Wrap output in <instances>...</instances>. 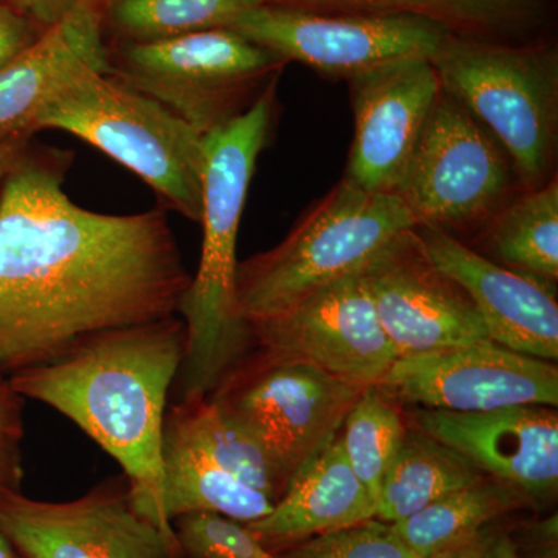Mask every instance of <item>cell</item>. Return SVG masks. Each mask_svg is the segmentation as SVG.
<instances>
[{"label":"cell","mask_w":558,"mask_h":558,"mask_svg":"<svg viewBox=\"0 0 558 558\" xmlns=\"http://www.w3.org/2000/svg\"><path fill=\"white\" fill-rule=\"evenodd\" d=\"M70 156L22 154L0 193V376L108 330L178 315L191 275L163 209L101 215L62 190Z\"/></svg>","instance_id":"1"},{"label":"cell","mask_w":558,"mask_h":558,"mask_svg":"<svg viewBox=\"0 0 558 558\" xmlns=\"http://www.w3.org/2000/svg\"><path fill=\"white\" fill-rule=\"evenodd\" d=\"M179 315L108 330L64 359L9 381L78 425L123 469L140 515L174 535L161 512V436L168 398L185 357Z\"/></svg>","instance_id":"2"},{"label":"cell","mask_w":558,"mask_h":558,"mask_svg":"<svg viewBox=\"0 0 558 558\" xmlns=\"http://www.w3.org/2000/svg\"><path fill=\"white\" fill-rule=\"evenodd\" d=\"M278 80L252 108L205 137L204 230L199 267L178 315L185 323V357L174 402L207 399L250 355L252 329L238 314L236 242L256 160L269 135Z\"/></svg>","instance_id":"3"},{"label":"cell","mask_w":558,"mask_h":558,"mask_svg":"<svg viewBox=\"0 0 558 558\" xmlns=\"http://www.w3.org/2000/svg\"><path fill=\"white\" fill-rule=\"evenodd\" d=\"M31 130H61L84 140L148 183L168 207L201 223L205 137L109 73L90 70L62 87L40 106Z\"/></svg>","instance_id":"4"},{"label":"cell","mask_w":558,"mask_h":558,"mask_svg":"<svg viewBox=\"0 0 558 558\" xmlns=\"http://www.w3.org/2000/svg\"><path fill=\"white\" fill-rule=\"evenodd\" d=\"M429 61L440 89L508 154L521 190L539 189L556 178V47L515 46L449 33Z\"/></svg>","instance_id":"5"},{"label":"cell","mask_w":558,"mask_h":558,"mask_svg":"<svg viewBox=\"0 0 558 558\" xmlns=\"http://www.w3.org/2000/svg\"><path fill=\"white\" fill-rule=\"evenodd\" d=\"M413 227L416 220L396 194L343 178L281 244L240 263L238 314L248 326L284 314L330 282L357 274Z\"/></svg>","instance_id":"6"},{"label":"cell","mask_w":558,"mask_h":558,"mask_svg":"<svg viewBox=\"0 0 558 558\" xmlns=\"http://www.w3.org/2000/svg\"><path fill=\"white\" fill-rule=\"evenodd\" d=\"M284 61L231 28L109 50V75L159 101L202 137L252 108Z\"/></svg>","instance_id":"7"},{"label":"cell","mask_w":558,"mask_h":558,"mask_svg":"<svg viewBox=\"0 0 558 558\" xmlns=\"http://www.w3.org/2000/svg\"><path fill=\"white\" fill-rule=\"evenodd\" d=\"M362 389L312 363L260 351L258 357L245 359L207 400L259 444L288 488L339 435Z\"/></svg>","instance_id":"8"},{"label":"cell","mask_w":558,"mask_h":558,"mask_svg":"<svg viewBox=\"0 0 558 558\" xmlns=\"http://www.w3.org/2000/svg\"><path fill=\"white\" fill-rule=\"evenodd\" d=\"M521 186L508 154L440 89L392 194L416 226H484Z\"/></svg>","instance_id":"9"},{"label":"cell","mask_w":558,"mask_h":558,"mask_svg":"<svg viewBox=\"0 0 558 558\" xmlns=\"http://www.w3.org/2000/svg\"><path fill=\"white\" fill-rule=\"evenodd\" d=\"M230 28L279 60L343 80L405 58H432L450 33L413 14L314 13L266 3Z\"/></svg>","instance_id":"10"},{"label":"cell","mask_w":558,"mask_h":558,"mask_svg":"<svg viewBox=\"0 0 558 558\" xmlns=\"http://www.w3.org/2000/svg\"><path fill=\"white\" fill-rule=\"evenodd\" d=\"M0 534L24 558H183L175 535L140 515L124 475L65 502L2 492Z\"/></svg>","instance_id":"11"},{"label":"cell","mask_w":558,"mask_h":558,"mask_svg":"<svg viewBox=\"0 0 558 558\" xmlns=\"http://www.w3.org/2000/svg\"><path fill=\"white\" fill-rule=\"evenodd\" d=\"M377 387L396 402L450 413L558 405L556 363L490 340L399 357Z\"/></svg>","instance_id":"12"},{"label":"cell","mask_w":558,"mask_h":558,"mask_svg":"<svg viewBox=\"0 0 558 558\" xmlns=\"http://www.w3.org/2000/svg\"><path fill=\"white\" fill-rule=\"evenodd\" d=\"M360 275L399 357L488 340L468 292L429 259L414 227L388 241Z\"/></svg>","instance_id":"13"},{"label":"cell","mask_w":558,"mask_h":558,"mask_svg":"<svg viewBox=\"0 0 558 558\" xmlns=\"http://www.w3.org/2000/svg\"><path fill=\"white\" fill-rule=\"evenodd\" d=\"M250 329L260 351L303 360L360 388L379 384L399 359L360 271Z\"/></svg>","instance_id":"14"},{"label":"cell","mask_w":558,"mask_h":558,"mask_svg":"<svg viewBox=\"0 0 558 558\" xmlns=\"http://www.w3.org/2000/svg\"><path fill=\"white\" fill-rule=\"evenodd\" d=\"M348 83L355 130L344 178L368 191L392 193L438 98V73L429 58H405Z\"/></svg>","instance_id":"15"},{"label":"cell","mask_w":558,"mask_h":558,"mask_svg":"<svg viewBox=\"0 0 558 558\" xmlns=\"http://www.w3.org/2000/svg\"><path fill=\"white\" fill-rule=\"evenodd\" d=\"M429 259L475 304L488 340L548 362L558 359V304L553 286L499 266L438 227L416 226Z\"/></svg>","instance_id":"16"},{"label":"cell","mask_w":558,"mask_h":558,"mask_svg":"<svg viewBox=\"0 0 558 558\" xmlns=\"http://www.w3.org/2000/svg\"><path fill=\"white\" fill-rule=\"evenodd\" d=\"M414 425L468 458L488 478L527 501L558 486V414L554 407L515 405L486 413L421 410Z\"/></svg>","instance_id":"17"},{"label":"cell","mask_w":558,"mask_h":558,"mask_svg":"<svg viewBox=\"0 0 558 558\" xmlns=\"http://www.w3.org/2000/svg\"><path fill=\"white\" fill-rule=\"evenodd\" d=\"M90 70L109 73L100 7H81L0 70V140L31 132L33 117L62 87Z\"/></svg>","instance_id":"18"},{"label":"cell","mask_w":558,"mask_h":558,"mask_svg":"<svg viewBox=\"0 0 558 558\" xmlns=\"http://www.w3.org/2000/svg\"><path fill=\"white\" fill-rule=\"evenodd\" d=\"M374 517L376 501L349 465L339 433L290 480L270 513L245 524L267 549L278 554Z\"/></svg>","instance_id":"19"},{"label":"cell","mask_w":558,"mask_h":558,"mask_svg":"<svg viewBox=\"0 0 558 558\" xmlns=\"http://www.w3.org/2000/svg\"><path fill=\"white\" fill-rule=\"evenodd\" d=\"M329 14H413L438 22L453 35L499 40L519 35L538 20L545 0H260Z\"/></svg>","instance_id":"20"},{"label":"cell","mask_w":558,"mask_h":558,"mask_svg":"<svg viewBox=\"0 0 558 558\" xmlns=\"http://www.w3.org/2000/svg\"><path fill=\"white\" fill-rule=\"evenodd\" d=\"M161 473V512L170 524L193 512H215L252 523L275 506L266 495L233 478L165 428Z\"/></svg>","instance_id":"21"},{"label":"cell","mask_w":558,"mask_h":558,"mask_svg":"<svg viewBox=\"0 0 558 558\" xmlns=\"http://www.w3.org/2000/svg\"><path fill=\"white\" fill-rule=\"evenodd\" d=\"M486 478L468 458L414 425L405 428L385 475L374 519L399 523L451 492Z\"/></svg>","instance_id":"22"},{"label":"cell","mask_w":558,"mask_h":558,"mask_svg":"<svg viewBox=\"0 0 558 558\" xmlns=\"http://www.w3.org/2000/svg\"><path fill=\"white\" fill-rule=\"evenodd\" d=\"M481 255L556 288L558 281L557 178L521 190L483 226Z\"/></svg>","instance_id":"23"},{"label":"cell","mask_w":558,"mask_h":558,"mask_svg":"<svg viewBox=\"0 0 558 558\" xmlns=\"http://www.w3.org/2000/svg\"><path fill=\"white\" fill-rule=\"evenodd\" d=\"M163 428L245 486L277 502L286 490L266 451L207 399L172 402Z\"/></svg>","instance_id":"24"},{"label":"cell","mask_w":558,"mask_h":558,"mask_svg":"<svg viewBox=\"0 0 558 558\" xmlns=\"http://www.w3.org/2000/svg\"><path fill=\"white\" fill-rule=\"evenodd\" d=\"M526 502L519 490L487 476L451 492L392 527L410 553L427 554L473 537Z\"/></svg>","instance_id":"25"},{"label":"cell","mask_w":558,"mask_h":558,"mask_svg":"<svg viewBox=\"0 0 558 558\" xmlns=\"http://www.w3.org/2000/svg\"><path fill=\"white\" fill-rule=\"evenodd\" d=\"M260 0H108L106 11L123 43H150L186 33L230 28Z\"/></svg>","instance_id":"26"},{"label":"cell","mask_w":558,"mask_h":558,"mask_svg":"<svg viewBox=\"0 0 558 558\" xmlns=\"http://www.w3.org/2000/svg\"><path fill=\"white\" fill-rule=\"evenodd\" d=\"M396 403L377 385H369L360 392L340 429L349 465L376 506L381 483L407 428Z\"/></svg>","instance_id":"27"},{"label":"cell","mask_w":558,"mask_h":558,"mask_svg":"<svg viewBox=\"0 0 558 558\" xmlns=\"http://www.w3.org/2000/svg\"><path fill=\"white\" fill-rule=\"evenodd\" d=\"M171 524L183 558H282L267 549L247 524L220 513H186Z\"/></svg>","instance_id":"28"},{"label":"cell","mask_w":558,"mask_h":558,"mask_svg":"<svg viewBox=\"0 0 558 558\" xmlns=\"http://www.w3.org/2000/svg\"><path fill=\"white\" fill-rule=\"evenodd\" d=\"M282 558H409L391 523L377 519L337 529L278 553Z\"/></svg>","instance_id":"29"},{"label":"cell","mask_w":558,"mask_h":558,"mask_svg":"<svg viewBox=\"0 0 558 558\" xmlns=\"http://www.w3.org/2000/svg\"><path fill=\"white\" fill-rule=\"evenodd\" d=\"M24 398L0 376V494L21 490Z\"/></svg>","instance_id":"30"},{"label":"cell","mask_w":558,"mask_h":558,"mask_svg":"<svg viewBox=\"0 0 558 558\" xmlns=\"http://www.w3.org/2000/svg\"><path fill=\"white\" fill-rule=\"evenodd\" d=\"M43 33L24 14L0 3V70L31 49Z\"/></svg>","instance_id":"31"},{"label":"cell","mask_w":558,"mask_h":558,"mask_svg":"<svg viewBox=\"0 0 558 558\" xmlns=\"http://www.w3.org/2000/svg\"><path fill=\"white\" fill-rule=\"evenodd\" d=\"M101 2L102 0H0L3 5L35 22L40 31H49L81 7H100Z\"/></svg>","instance_id":"32"},{"label":"cell","mask_w":558,"mask_h":558,"mask_svg":"<svg viewBox=\"0 0 558 558\" xmlns=\"http://www.w3.org/2000/svg\"><path fill=\"white\" fill-rule=\"evenodd\" d=\"M497 529L488 526L468 539L454 543L447 548L432 550L427 554H410L409 558H484V554L497 535Z\"/></svg>","instance_id":"33"},{"label":"cell","mask_w":558,"mask_h":558,"mask_svg":"<svg viewBox=\"0 0 558 558\" xmlns=\"http://www.w3.org/2000/svg\"><path fill=\"white\" fill-rule=\"evenodd\" d=\"M31 132H20L9 138L0 140V179H5L11 168L21 159L22 154L28 148Z\"/></svg>","instance_id":"34"},{"label":"cell","mask_w":558,"mask_h":558,"mask_svg":"<svg viewBox=\"0 0 558 558\" xmlns=\"http://www.w3.org/2000/svg\"><path fill=\"white\" fill-rule=\"evenodd\" d=\"M526 537L532 548L542 550V554H557V515L532 524Z\"/></svg>","instance_id":"35"},{"label":"cell","mask_w":558,"mask_h":558,"mask_svg":"<svg viewBox=\"0 0 558 558\" xmlns=\"http://www.w3.org/2000/svg\"><path fill=\"white\" fill-rule=\"evenodd\" d=\"M484 558H523L520 556L519 545L508 534L497 532L490 545L484 554ZM539 558H557V554H548Z\"/></svg>","instance_id":"36"},{"label":"cell","mask_w":558,"mask_h":558,"mask_svg":"<svg viewBox=\"0 0 558 558\" xmlns=\"http://www.w3.org/2000/svg\"><path fill=\"white\" fill-rule=\"evenodd\" d=\"M0 558H20L13 546L10 545L9 539L0 534Z\"/></svg>","instance_id":"37"},{"label":"cell","mask_w":558,"mask_h":558,"mask_svg":"<svg viewBox=\"0 0 558 558\" xmlns=\"http://www.w3.org/2000/svg\"><path fill=\"white\" fill-rule=\"evenodd\" d=\"M17 556H20V554H17ZM20 558H24V557H21V556H20Z\"/></svg>","instance_id":"38"}]
</instances>
